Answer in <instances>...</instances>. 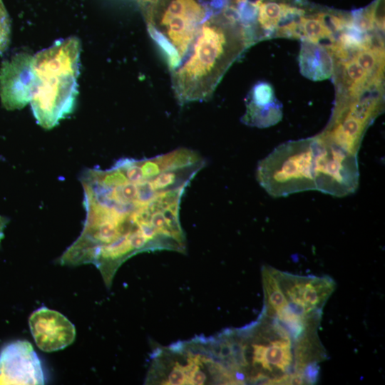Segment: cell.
Segmentation results:
<instances>
[{"instance_id":"obj_19","label":"cell","mask_w":385,"mask_h":385,"mask_svg":"<svg viewBox=\"0 0 385 385\" xmlns=\"http://www.w3.org/2000/svg\"><path fill=\"white\" fill-rule=\"evenodd\" d=\"M186 382V371L185 366L176 362L168 376L164 384L167 385H183Z\"/></svg>"},{"instance_id":"obj_3","label":"cell","mask_w":385,"mask_h":385,"mask_svg":"<svg viewBox=\"0 0 385 385\" xmlns=\"http://www.w3.org/2000/svg\"><path fill=\"white\" fill-rule=\"evenodd\" d=\"M81 44L76 37L56 42L31 58L30 103L38 125L51 129L73 110Z\"/></svg>"},{"instance_id":"obj_13","label":"cell","mask_w":385,"mask_h":385,"mask_svg":"<svg viewBox=\"0 0 385 385\" xmlns=\"http://www.w3.org/2000/svg\"><path fill=\"white\" fill-rule=\"evenodd\" d=\"M304 11L284 3L261 2L257 9L256 21L265 30H272L280 22L300 17Z\"/></svg>"},{"instance_id":"obj_2","label":"cell","mask_w":385,"mask_h":385,"mask_svg":"<svg viewBox=\"0 0 385 385\" xmlns=\"http://www.w3.org/2000/svg\"><path fill=\"white\" fill-rule=\"evenodd\" d=\"M239 16L227 6L202 24L180 64L170 71L178 102L209 99L232 62L250 43Z\"/></svg>"},{"instance_id":"obj_9","label":"cell","mask_w":385,"mask_h":385,"mask_svg":"<svg viewBox=\"0 0 385 385\" xmlns=\"http://www.w3.org/2000/svg\"><path fill=\"white\" fill-rule=\"evenodd\" d=\"M41 361L32 344L16 340L0 351V384H44Z\"/></svg>"},{"instance_id":"obj_15","label":"cell","mask_w":385,"mask_h":385,"mask_svg":"<svg viewBox=\"0 0 385 385\" xmlns=\"http://www.w3.org/2000/svg\"><path fill=\"white\" fill-rule=\"evenodd\" d=\"M299 26L301 36L310 41L318 43L319 40L324 38L333 41L332 31L318 16L317 18L300 17Z\"/></svg>"},{"instance_id":"obj_8","label":"cell","mask_w":385,"mask_h":385,"mask_svg":"<svg viewBox=\"0 0 385 385\" xmlns=\"http://www.w3.org/2000/svg\"><path fill=\"white\" fill-rule=\"evenodd\" d=\"M287 302L307 315H321L326 301L335 289L334 281L328 276H299L272 268Z\"/></svg>"},{"instance_id":"obj_18","label":"cell","mask_w":385,"mask_h":385,"mask_svg":"<svg viewBox=\"0 0 385 385\" xmlns=\"http://www.w3.org/2000/svg\"><path fill=\"white\" fill-rule=\"evenodd\" d=\"M11 26L8 13L0 0V54L8 46L10 39Z\"/></svg>"},{"instance_id":"obj_10","label":"cell","mask_w":385,"mask_h":385,"mask_svg":"<svg viewBox=\"0 0 385 385\" xmlns=\"http://www.w3.org/2000/svg\"><path fill=\"white\" fill-rule=\"evenodd\" d=\"M29 324L37 346L46 352L63 349L76 338L73 324L61 313L46 307L32 312Z\"/></svg>"},{"instance_id":"obj_11","label":"cell","mask_w":385,"mask_h":385,"mask_svg":"<svg viewBox=\"0 0 385 385\" xmlns=\"http://www.w3.org/2000/svg\"><path fill=\"white\" fill-rule=\"evenodd\" d=\"M31 58L28 54H18L1 66L0 96L7 110L21 108L30 101Z\"/></svg>"},{"instance_id":"obj_21","label":"cell","mask_w":385,"mask_h":385,"mask_svg":"<svg viewBox=\"0 0 385 385\" xmlns=\"http://www.w3.org/2000/svg\"><path fill=\"white\" fill-rule=\"evenodd\" d=\"M142 8V11H144L151 6L156 0H138Z\"/></svg>"},{"instance_id":"obj_1","label":"cell","mask_w":385,"mask_h":385,"mask_svg":"<svg viewBox=\"0 0 385 385\" xmlns=\"http://www.w3.org/2000/svg\"><path fill=\"white\" fill-rule=\"evenodd\" d=\"M205 165L197 152L180 148L152 158H122L104 170H83V230L57 262L92 264L110 285L116 269L131 255L151 247L182 248V197Z\"/></svg>"},{"instance_id":"obj_6","label":"cell","mask_w":385,"mask_h":385,"mask_svg":"<svg viewBox=\"0 0 385 385\" xmlns=\"http://www.w3.org/2000/svg\"><path fill=\"white\" fill-rule=\"evenodd\" d=\"M256 328L258 337L251 344V363L257 371L249 381L254 384H293L297 376L304 378L297 369L295 342L284 327L274 317L263 313Z\"/></svg>"},{"instance_id":"obj_12","label":"cell","mask_w":385,"mask_h":385,"mask_svg":"<svg viewBox=\"0 0 385 385\" xmlns=\"http://www.w3.org/2000/svg\"><path fill=\"white\" fill-rule=\"evenodd\" d=\"M302 73L314 81L329 78L333 71V61L327 50L318 43L304 41L299 54Z\"/></svg>"},{"instance_id":"obj_7","label":"cell","mask_w":385,"mask_h":385,"mask_svg":"<svg viewBox=\"0 0 385 385\" xmlns=\"http://www.w3.org/2000/svg\"><path fill=\"white\" fill-rule=\"evenodd\" d=\"M316 190L335 197L354 193L359 185L357 155L320 135Z\"/></svg>"},{"instance_id":"obj_5","label":"cell","mask_w":385,"mask_h":385,"mask_svg":"<svg viewBox=\"0 0 385 385\" xmlns=\"http://www.w3.org/2000/svg\"><path fill=\"white\" fill-rule=\"evenodd\" d=\"M318 136L284 143L257 165L256 178L272 197L316 190Z\"/></svg>"},{"instance_id":"obj_20","label":"cell","mask_w":385,"mask_h":385,"mask_svg":"<svg viewBox=\"0 0 385 385\" xmlns=\"http://www.w3.org/2000/svg\"><path fill=\"white\" fill-rule=\"evenodd\" d=\"M9 222V219L5 216L0 215V248L1 241L4 237V230Z\"/></svg>"},{"instance_id":"obj_17","label":"cell","mask_w":385,"mask_h":385,"mask_svg":"<svg viewBox=\"0 0 385 385\" xmlns=\"http://www.w3.org/2000/svg\"><path fill=\"white\" fill-rule=\"evenodd\" d=\"M369 74L376 70V66L382 62V52L376 48L359 50L354 59Z\"/></svg>"},{"instance_id":"obj_14","label":"cell","mask_w":385,"mask_h":385,"mask_svg":"<svg viewBox=\"0 0 385 385\" xmlns=\"http://www.w3.org/2000/svg\"><path fill=\"white\" fill-rule=\"evenodd\" d=\"M277 103L272 87L267 83H260L251 91L247 102L246 111H262L272 108Z\"/></svg>"},{"instance_id":"obj_16","label":"cell","mask_w":385,"mask_h":385,"mask_svg":"<svg viewBox=\"0 0 385 385\" xmlns=\"http://www.w3.org/2000/svg\"><path fill=\"white\" fill-rule=\"evenodd\" d=\"M344 69L347 77L352 83L351 91L353 94L359 93L366 83L368 73L354 59L348 60L344 64Z\"/></svg>"},{"instance_id":"obj_4","label":"cell","mask_w":385,"mask_h":385,"mask_svg":"<svg viewBox=\"0 0 385 385\" xmlns=\"http://www.w3.org/2000/svg\"><path fill=\"white\" fill-rule=\"evenodd\" d=\"M217 11L213 0H156L143 11L148 32L163 53L170 72L184 58L202 24Z\"/></svg>"}]
</instances>
